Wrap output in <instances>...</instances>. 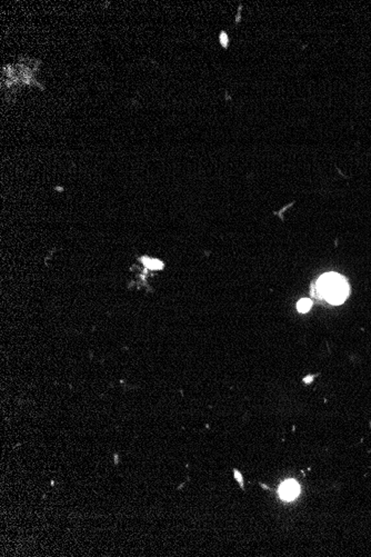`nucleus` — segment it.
<instances>
[{
	"instance_id": "nucleus-3",
	"label": "nucleus",
	"mask_w": 371,
	"mask_h": 557,
	"mask_svg": "<svg viewBox=\"0 0 371 557\" xmlns=\"http://www.w3.org/2000/svg\"><path fill=\"white\" fill-rule=\"evenodd\" d=\"M311 306H312V301L310 299H308V298H304V299L298 301L297 308H298V311L307 312V311L310 310Z\"/></svg>"
},
{
	"instance_id": "nucleus-6",
	"label": "nucleus",
	"mask_w": 371,
	"mask_h": 557,
	"mask_svg": "<svg viewBox=\"0 0 371 557\" xmlns=\"http://www.w3.org/2000/svg\"><path fill=\"white\" fill-rule=\"evenodd\" d=\"M311 379H312V378H306V379H305V382H306V383L311 382Z\"/></svg>"
},
{
	"instance_id": "nucleus-4",
	"label": "nucleus",
	"mask_w": 371,
	"mask_h": 557,
	"mask_svg": "<svg viewBox=\"0 0 371 557\" xmlns=\"http://www.w3.org/2000/svg\"><path fill=\"white\" fill-rule=\"evenodd\" d=\"M146 265H148L153 270H158V268H163V263L157 260H153V258H148V262H144Z\"/></svg>"
},
{
	"instance_id": "nucleus-1",
	"label": "nucleus",
	"mask_w": 371,
	"mask_h": 557,
	"mask_svg": "<svg viewBox=\"0 0 371 557\" xmlns=\"http://www.w3.org/2000/svg\"><path fill=\"white\" fill-rule=\"evenodd\" d=\"M317 285H318L319 294L333 305H339L344 302L349 295L348 282L343 276L336 273L322 275Z\"/></svg>"
},
{
	"instance_id": "nucleus-2",
	"label": "nucleus",
	"mask_w": 371,
	"mask_h": 557,
	"mask_svg": "<svg viewBox=\"0 0 371 557\" xmlns=\"http://www.w3.org/2000/svg\"><path fill=\"white\" fill-rule=\"evenodd\" d=\"M299 492H300L299 485H298L297 482L291 480L286 481L279 488L280 497L284 498L286 501L295 500V498L299 495Z\"/></svg>"
},
{
	"instance_id": "nucleus-5",
	"label": "nucleus",
	"mask_w": 371,
	"mask_h": 557,
	"mask_svg": "<svg viewBox=\"0 0 371 557\" xmlns=\"http://www.w3.org/2000/svg\"><path fill=\"white\" fill-rule=\"evenodd\" d=\"M220 42L222 43V46H223L224 48H226V47L228 46L229 39H228V36H227V33H226V32H223V31H222V32L220 33Z\"/></svg>"
}]
</instances>
